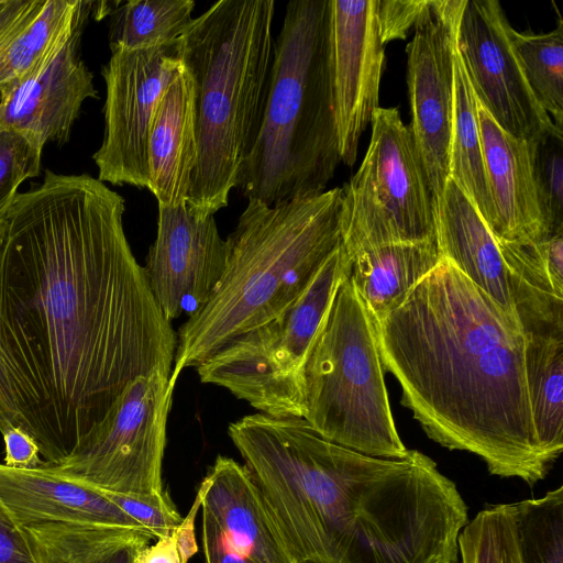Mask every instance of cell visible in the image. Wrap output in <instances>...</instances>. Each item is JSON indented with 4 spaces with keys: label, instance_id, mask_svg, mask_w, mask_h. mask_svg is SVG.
<instances>
[{
    "label": "cell",
    "instance_id": "cell-1",
    "mask_svg": "<svg viewBox=\"0 0 563 563\" xmlns=\"http://www.w3.org/2000/svg\"><path fill=\"white\" fill-rule=\"evenodd\" d=\"M124 210L98 178L47 169L1 222L3 333L49 465L70 455L133 379L172 371L176 333L132 253Z\"/></svg>",
    "mask_w": 563,
    "mask_h": 563
},
{
    "label": "cell",
    "instance_id": "cell-2",
    "mask_svg": "<svg viewBox=\"0 0 563 563\" xmlns=\"http://www.w3.org/2000/svg\"><path fill=\"white\" fill-rule=\"evenodd\" d=\"M228 434L294 563H459L467 505L420 451L371 456L262 412Z\"/></svg>",
    "mask_w": 563,
    "mask_h": 563
},
{
    "label": "cell",
    "instance_id": "cell-3",
    "mask_svg": "<svg viewBox=\"0 0 563 563\" xmlns=\"http://www.w3.org/2000/svg\"><path fill=\"white\" fill-rule=\"evenodd\" d=\"M371 320L383 369L431 440L476 454L492 475L545 478L518 320L443 257L400 307Z\"/></svg>",
    "mask_w": 563,
    "mask_h": 563
},
{
    "label": "cell",
    "instance_id": "cell-4",
    "mask_svg": "<svg viewBox=\"0 0 563 563\" xmlns=\"http://www.w3.org/2000/svg\"><path fill=\"white\" fill-rule=\"evenodd\" d=\"M344 189L268 207L250 199L225 240L223 274L208 301L176 334L169 380L232 339L279 316L342 245Z\"/></svg>",
    "mask_w": 563,
    "mask_h": 563
},
{
    "label": "cell",
    "instance_id": "cell-5",
    "mask_svg": "<svg viewBox=\"0 0 563 563\" xmlns=\"http://www.w3.org/2000/svg\"><path fill=\"white\" fill-rule=\"evenodd\" d=\"M274 0H220L178 40L195 89L197 164L186 207L197 218L228 206L264 118L274 58Z\"/></svg>",
    "mask_w": 563,
    "mask_h": 563
},
{
    "label": "cell",
    "instance_id": "cell-6",
    "mask_svg": "<svg viewBox=\"0 0 563 563\" xmlns=\"http://www.w3.org/2000/svg\"><path fill=\"white\" fill-rule=\"evenodd\" d=\"M330 0H291L274 42L256 143L238 183L274 207L325 191L341 162L330 63Z\"/></svg>",
    "mask_w": 563,
    "mask_h": 563
},
{
    "label": "cell",
    "instance_id": "cell-7",
    "mask_svg": "<svg viewBox=\"0 0 563 563\" xmlns=\"http://www.w3.org/2000/svg\"><path fill=\"white\" fill-rule=\"evenodd\" d=\"M302 418L325 440L366 455L409 453L391 415L368 310L349 274L308 354Z\"/></svg>",
    "mask_w": 563,
    "mask_h": 563
},
{
    "label": "cell",
    "instance_id": "cell-8",
    "mask_svg": "<svg viewBox=\"0 0 563 563\" xmlns=\"http://www.w3.org/2000/svg\"><path fill=\"white\" fill-rule=\"evenodd\" d=\"M349 272L350 261L341 245L288 309L232 339L198 365L200 380L228 389L262 413L302 418L308 354Z\"/></svg>",
    "mask_w": 563,
    "mask_h": 563
},
{
    "label": "cell",
    "instance_id": "cell-9",
    "mask_svg": "<svg viewBox=\"0 0 563 563\" xmlns=\"http://www.w3.org/2000/svg\"><path fill=\"white\" fill-rule=\"evenodd\" d=\"M364 159L343 186L342 245L347 257L375 245L437 242L435 209L408 125L378 107Z\"/></svg>",
    "mask_w": 563,
    "mask_h": 563
},
{
    "label": "cell",
    "instance_id": "cell-10",
    "mask_svg": "<svg viewBox=\"0 0 563 563\" xmlns=\"http://www.w3.org/2000/svg\"><path fill=\"white\" fill-rule=\"evenodd\" d=\"M170 374L156 368L133 379L64 462L44 465L101 490L162 494L166 422L175 388Z\"/></svg>",
    "mask_w": 563,
    "mask_h": 563
},
{
    "label": "cell",
    "instance_id": "cell-11",
    "mask_svg": "<svg viewBox=\"0 0 563 563\" xmlns=\"http://www.w3.org/2000/svg\"><path fill=\"white\" fill-rule=\"evenodd\" d=\"M178 41L153 48L113 51L106 82L104 135L92 158L98 179L147 188V137L156 106L181 69Z\"/></svg>",
    "mask_w": 563,
    "mask_h": 563
},
{
    "label": "cell",
    "instance_id": "cell-12",
    "mask_svg": "<svg viewBox=\"0 0 563 563\" xmlns=\"http://www.w3.org/2000/svg\"><path fill=\"white\" fill-rule=\"evenodd\" d=\"M465 0H431L406 47L411 111L408 125L434 209L449 178L453 111V46Z\"/></svg>",
    "mask_w": 563,
    "mask_h": 563
},
{
    "label": "cell",
    "instance_id": "cell-13",
    "mask_svg": "<svg viewBox=\"0 0 563 563\" xmlns=\"http://www.w3.org/2000/svg\"><path fill=\"white\" fill-rule=\"evenodd\" d=\"M510 29L499 1L465 0L456 45L477 101L504 131L531 142L560 129L528 86Z\"/></svg>",
    "mask_w": 563,
    "mask_h": 563
},
{
    "label": "cell",
    "instance_id": "cell-14",
    "mask_svg": "<svg viewBox=\"0 0 563 563\" xmlns=\"http://www.w3.org/2000/svg\"><path fill=\"white\" fill-rule=\"evenodd\" d=\"M93 1H82L59 44L31 73L0 92V125L15 130L43 151L69 140L82 102L98 98L92 73L80 58V38Z\"/></svg>",
    "mask_w": 563,
    "mask_h": 563
},
{
    "label": "cell",
    "instance_id": "cell-15",
    "mask_svg": "<svg viewBox=\"0 0 563 563\" xmlns=\"http://www.w3.org/2000/svg\"><path fill=\"white\" fill-rule=\"evenodd\" d=\"M379 0H330V63L341 161L356 162L358 143L378 108L385 45Z\"/></svg>",
    "mask_w": 563,
    "mask_h": 563
},
{
    "label": "cell",
    "instance_id": "cell-16",
    "mask_svg": "<svg viewBox=\"0 0 563 563\" xmlns=\"http://www.w3.org/2000/svg\"><path fill=\"white\" fill-rule=\"evenodd\" d=\"M225 256L214 216L197 218L186 206H158L157 234L143 271L167 321L202 308L223 274Z\"/></svg>",
    "mask_w": 563,
    "mask_h": 563
},
{
    "label": "cell",
    "instance_id": "cell-17",
    "mask_svg": "<svg viewBox=\"0 0 563 563\" xmlns=\"http://www.w3.org/2000/svg\"><path fill=\"white\" fill-rule=\"evenodd\" d=\"M206 476L202 537L251 563H294L245 466L218 455Z\"/></svg>",
    "mask_w": 563,
    "mask_h": 563
},
{
    "label": "cell",
    "instance_id": "cell-18",
    "mask_svg": "<svg viewBox=\"0 0 563 563\" xmlns=\"http://www.w3.org/2000/svg\"><path fill=\"white\" fill-rule=\"evenodd\" d=\"M0 508L16 527L75 522L150 532L98 489L65 477L44 464L35 468H13L0 463Z\"/></svg>",
    "mask_w": 563,
    "mask_h": 563
},
{
    "label": "cell",
    "instance_id": "cell-19",
    "mask_svg": "<svg viewBox=\"0 0 563 563\" xmlns=\"http://www.w3.org/2000/svg\"><path fill=\"white\" fill-rule=\"evenodd\" d=\"M477 115L495 211L494 238L496 241L533 242L550 235L537 199L528 142L498 126L478 101Z\"/></svg>",
    "mask_w": 563,
    "mask_h": 563
},
{
    "label": "cell",
    "instance_id": "cell-20",
    "mask_svg": "<svg viewBox=\"0 0 563 563\" xmlns=\"http://www.w3.org/2000/svg\"><path fill=\"white\" fill-rule=\"evenodd\" d=\"M197 157L194 81L183 65L159 99L148 130L147 188L158 206H186Z\"/></svg>",
    "mask_w": 563,
    "mask_h": 563
},
{
    "label": "cell",
    "instance_id": "cell-21",
    "mask_svg": "<svg viewBox=\"0 0 563 563\" xmlns=\"http://www.w3.org/2000/svg\"><path fill=\"white\" fill-rule=\"evenodd\" d=\"M435 224L440 257L451 261L507 314L518 320L497 241L450 177L435 209Z\"/></svg>",
    "mask_w": 563,
    "mask_h": 563
},
{
    "label": "cell",
    "instance_id": "cell-22",
    "mask_svg": "<svg viewBox=\"0 0 563 563\" xmlns=\"http://www.w3.org/2000/svg\"><path fill=\"white\" fill-rule=\"evenodd\" d=\"M497 244L522 331L563 333V230L539 241Z\"/></svg>",
    "mask_w": 563,
    "mask_h": 563
},
{
    "label": "cell",
    "instance_id": "cell-23",
    "mask_svg": "<svg viewBox=\"0 0 563 563\" xmlns=\"http://www.w3.org/2000/svg\"><path fill=\"white\" fill-rule=\"evenodd\" d=\"M349 278L373 319L382 320L440 262L437 242H402L368 246L347 257Z\"/></svg>",
    "mask_w": 563,
    "mask_h": 563
},
{
    "label": "cell",
    "instance_id": "cell-24",
    "mask_svg": "<svg viewBox=\"0 0 563 563\" xmlns=\"http://www.w3.org/2000/svg\"><path fill=\"white\" fill-rule=\"evenodd\" d=\"M35 563H134L156 538L135 529L75 522L19 527Z\"/></svg>",
    "mask_w": 563,
    "mask_h": 563
},
{
    "label": "cell",
    "instance_id": "cell-25",
    "mask_svg": "<svg viewBox=\"0 0 563 563\" xmlns=\"http://www.w3.org/2000/svg\"><path fill=\"white\" fill-rule=\"evenodd\" d=\"M449 177L476 208L488 229L495 224L477 115V100L456 45L453 46V111Z\"/></svg>",
    "mask_w": 563,
    "mask_h": 563
},
{
    "label": "cell",
    "instance_id": "cell-26",
    "mask_svg": "<svg viewBox=\"0 0 563 563\" xmlns=\"http://www.w3.org/2000/svg\"><path fill=\"white\" fill-rule=\"evenodd\" d=\"M525 334V366L537 437L553 464L563 450V333Z\"/></svg>",
    "mask_w": 563,
    "mask_h": 563
},
{
    "label": "cell",
    "instance_id": "cell-27",
    "mask_svg": "<svg viewBox=\"0 0 563 563\" xmlns=\"http://www.w3.org/2000/svg\"><path fill=\"white\" fill-rule=\"evenodd\" d=\"M82 1L45 0L0 45V92L35 69L70 30Z\"/></svg>",
    "mask_w": 563,
    "mask_h": 563
},
{
    "label": "cell",
    "instance_id": "cell-28",
    "mask_svg": "<svg viewBox=\"0 0 563 563\" xmlns=\"http://www.w3.org/2000/svg\"><path fill=\"white\" fill-rule=\"evenodd\" d=\"M192 0H130L110 14L111 52L146 49L173 44L189 24Z\"/></svg>",
    "mask_w": 563,
    "mask_h": 563
},
{
    "label": "cell",
    "instance_id": "cell-29",
    "mask_svg": "<svg viewBox=\"0 0 563 563\" xmlns=\"http://www.w3.org/2000/svg\"><path fill=\"white\" fill-rule=\"evenodd\" d=\"M510 40L528 86L541 108L563 130V20L547 33L510 29Z\"/></svg>",
    "mask_w": 563,
    "mask_h": 563
},
{
    "label": "cell",
    "instance_id": "cell-30",
    "mask_svg": "<svg viewBox=\"0 0 563 563\" xmlns=\"http://www.w3.org/2000/svg\"><path fill=\"white\" fill-rule=\"evenodd\" d=\"M515 506L522 563H563V486Z\"/></svg>",
    "mask_w": 563,
    "mask_h": 563
},
{
    "label": "cell",
    "instance_id": "cell-31",
    "mask_svg": "<svg viewBox=\"0 0 563 563\" xmlns=\"http://www.w3.org/2000/svg\"><path fill=\"white\" fill-rule=\"evenodd\" d=\"M462 563H522L515 504L482 509L459 534Z\"/></svg>",
    "mask_w": 563,
    "mask_h": 563
},
{
    "label": "cell",
    "instance_id": "cell-32",
    "mask_svg": "<svg viewBox=\"0 0 563 563\" xmlns=\"http://www.w3.org/2000/svg\"><path fill=\"white\" fill-rule=\"evenodd\" d=\"M537 199L549 234L563 230V131L528 142Z\"/></svg>",
    "mask_w": 563,
    "mask_h": 563
},
{
    "label": "cell",
    "instance_id": "cell-33",
    "mask_svg": "<svg viewBox=\"0 0 563 563\" xmlns=\"http://www.w3.org/2000/svg\"><path fill=\"white\" fill-rule=\"evenodd\" d=\"M42 151L13 129L0 125V222L18 196L19 186L41 169Z\"/></svg>",
    "mask_w": 563,
    "mask_h": 563
},
{
    "label": "cell",
    "instance_id": "cell-34",
    "mask_svg": "<svg viewBox=\"0 0 563 563\" xmlns=\"http://www.w3.org/2000/svg\"><path fill=\"white\" fill-rule=\"evenodd\" d=\"M12 426L21 427L34 439L32 408L11 360L0 313V433Z\"/></svg>",
    "mask_w": 563,
    "mask_h": 563
},
{
    "label": "cell",
    "instance_id": "cell-35",
    "mask_svg": "<svg viewBox=\"0 0 563 563\" xmlns=\"http://www.w3.org/2000/svg\"><path fill=\"white\" fill-rule=\"evenodd\" d=\"M98 490L156 539L169 536L183 520L166 492L153 495H123Z\"/></svg>",
    "mask_w": 563,
    "mask_h": 563
},
{
    "label": "cell",
    "instance_id": "cell-36",
    "mask_svg": "<svg viewBox=\"0 0 563 563\" xmlns=\"http://www.w3.org/2000/svg\"><path fill=\"white\" fill-rule=\"evenodd\" d=\"M431 4V0H379L378 22L384 45L402 40L418 23Z\"/></svg>",
    "mask_w": 563,
    "mask_h": 563
},
{
    "label": "cell",
    "instance_id": "cell-37",
    "mask_svg": "<svg viewBox=\"0 0 563 563\" xmlns=\"http://www.w3.org/2000/svg\"><path fill=\"white\" fill-rule=\"evenodd\" d=\"M4 441V465L13 468H35L44 464L36 441L21 427H9L1 433Z\"/></svg>",
    "mask_w": 563,
    "mask_h": 563
},
{
    "label": "cell",
    "instance_id": "cell-38",
    "mask_svg": "<svg viewBox=\"0 0 563 563\" xmlns=\"http://www.w3.org/2000/svg\"><path fill=\"white\" fill-rule=\"evenodd\" d=\"M0 563H35L26 541L0 508Z\"/></svg>",
    "mask_w": 563,
    "mask_h": 563
},
{
    "label": "cell",
    "instance_id": "cell-39",
    "mask_svg": "<svg viewBox=\"0 0 563 563\" xmlns=\"http://www.w3.org/2000/svg\"><path fill=\"white\" fill-rule=\"evenodd\" d=\"M208 485L209 479L206 476L199 486L195 500L187 516L183 518L179 526L173 531L180 563H188V561L198 552V545L195 536V519L199 508H201Z\"/></svg>",
    "mask_w": 563,
    "mask_h": 563
},
{
    "label": "cell",
    "instance_id": "cell-40",
    "mask_svg": "<svg viewBox=\"0 0 563 563\" xmlns=\"http://www.w3.org/2000/svg\"><path fill=\"white\" fill-rule=\"evenodd\" d=\"M44 2L45 0H0V45Z\"/></svg>",
    "mask_w": 563,
    "mask_h": 563
},
{
    "label": "cell",
    "instance_id": "cell-41",
    "mask_svg": "<svg viewBox=\"0 0 563 563\" xmlns=\"http://www.w3.org/2000/svg\"><path fill=\"white\" fill-rule=\"evenodd\" d=\"M134 563H180L174 533L157 538L154 544L142 549Z\"/></svg>",
    "mask_w": 563,
    "mask_h": 563
}]
</instances>
